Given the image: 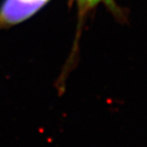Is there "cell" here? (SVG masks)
Segmentation results:
<instances>
[{"label": "cell", "mask_w": 147, "mask_h": 147, "mask_svg": "<svg viewBox=\"0 0 147 147\" xmlns=\"http://www.w3.org/2000/svg\"><path fill=\"white\" fill-rule=\"evenodd\" d=\"M76 1L78 2V5L83 9L92 8L100 3H106L111 6L114 5L113 0H76Z\"/></svg>", "instance_id": "7a4b0ae2"}, {"label": "cell", "mask_w": 147, "mask_h": 147, "mask_svg": "<svg viewBox=\"0 0 147 147\" xmlns=\"http://www.w3.org/2000/svg\"><path fill=\"white\" fill-rule=\"evenodd\" d=\"M50 0H4L0 5V29L21 23L45 6Z\"/></svg>", "instance_id": "6da1fadb"}]
</instances>
